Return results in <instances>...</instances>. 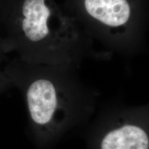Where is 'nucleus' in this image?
Wrapping results in <instances>:
<instances>
[{"mask_svg":"<svg viewBox=\"0 0 149 149\" xmlns=\"http://www.w3.org/2000/svg\"><path fill=\"white\" fill-rule=\"evenodd\" d=\"M84 6L91 17L109 26L124 25L130 15L127 0H84Z\"/></svg>","mask_w":149,"mask_h":149,"instance_id":"20e7f679","label":"nucleus"},{"mask_svg":"<svg viewBox=\"0 0 149 149\" xmlns=\"http://www.w3.org/2000/svg\"><path fill=\"white\" fill-rule=\"evenodd\" d=\"M26 100L33 140L40 149L51 148L64 135L57 119L60 109L58 91L49 80L37 79L28 87Z\"/></svg>","mask_w":149,"mask_h":149,"instance_id":"f257e3e1","label":"nucleus"},{"mask_svg":"<svg viewBox=\"0 0 149 149\" xmlns=\"http://www.w3.org/2000/svg\"><path fill=\"white\" fill-rule=\"evenodd\" d=\"M87 149H149L148 128L130 120L110 124L88 136Z\"/></svg>","mask_w":149,"mask_h":149,"instance_id":"f03ea898","label":"nucleus"},{"mask_svg":"<svg viewBox=\"0 0 149 149\" xmlns=\"http://www.w3.org/2000/svg\"><path fill=\"white\" fill-rule=\"evenodd\" d=\"M22 15L20 26L27 40L37 42L48 35L47 22L51 10L45 0H24Z\"/></svg>","mask_w":149,"mask_h":149,"instance_id":"7ed1b4c3","label":"nucleus"}]
</instances>
